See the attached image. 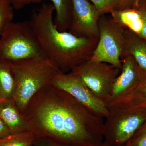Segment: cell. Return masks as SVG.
Masks as SVG:
<instances>
[{
  "label": "cell",
  "instance_id": "cell-1",
  "mask_svg": "<svg viewBox=\"0 0 146 146\" xmlns=\"http://www.w3.org/2000/svg\"><path fill=\"white\" fill-rule=\"evenodd\" d=\"M35 137L68 146H98L104 119L52 84L33 97L23 113Z\"/></svg>",
  "mask_w": 146,
  "mask_h": 146
},
{
  "label": "cell",
  "instance_id": "cell-2",
  "mask_svg": "<svg viewBox=\"0 0 146 146\" xmlns=\"http://www.w3.org/2000/svg\"><path fill=\"white\" fill-rule=\"evenodd\" d=\"M54 11L52 4L44 3L29 21L44 56L61 72L69 73L90 60L99 38L80 37L58 30L54 21Z\"/></svg>",
  "mask_w": 146,
  "mask_h": 146
},
{
  "label": "cell",
  "instance_id": "cell-3",
  "mask_svg": "<svg viewBox=\"0 0 146 146\" xmlns=\"http://www.w3.org/2000/svg\"><path fill=\"white\" fill-rule=\"evenodd\" d=\"M9 63L15 81L12 99L23 114L35 95L51 84L54 77L61 71L45 56Z\"/></svg>",
  "mask_w": 146,
  "mask_h": 146
},
{
  "label": "cell",
  "instance_id": "cell-4",
  "mask_svg": "<svg viewBox=\"0 0 146 146\" xmlns=\"http://www.w3.org/2000/svg\"><path fill=\"white\" fill-rule=\"evenodd\" d=\"M0 35V59L13 62L45 56L29 21L11 22Z\"/></svg>",
  "mask_w": 146,
  "mask_h": 146
},
{
  "label": "cell",
  "instance_id": "cell-5",
  "mask_svg": "<svg viewBox=\"0 0 146 146\" xmlns=\"http://www.w3.org/2000/svg\"><path fill=\"white\" fill-rule=\"evenodd\" d=\"M104 119V142L110 146H122L146 121V110L125 107L109 108Z\"/></svg>",
  "mask_w": 146,
  "mask_h": 146
},
{
  "label": "cell",
  "instance_id": "cell-6",
  "mask_svg": "<svg viewBox=\"0 0 146 146\" xmlns=\"http://www.w3.org/2000/svg\"><path fill=\"white\" fill-rule=\"evenodd\" d=\"M98 27L99 39L89 60L104 62L121 69V59L125 48V29L112 16L105 15L100 17Z\"/></svg>",
  "mask_w": 146,
  "mask_h": 146
},
{
  "label": "cell",
  "instance_id": "cell-7",
  "mask_svg": "<svg viewBox=\"0 0 146 146\" xmlns=\"http://www.w3.org/2000/svg\"><path fill=\"white\" fill-rule=\"evenodd\" d=\"M121 70L108 63L89 60L71 72L81 79L92 93L105 104L112 84Z\"/></svg>",
  "mask_w": 146,
  "mask_h": 146
},
{
  "label": "cell",
  "instance_id": "cell-8",
  "mask_svg": "<svg viewBox=\"0 0 146 146\" xmlns=\"http://www.w3.org/2000/svg\"><path fill=\"white\" fill-rule=\"evenodd\" d=\"M52 85L72 95L82 104L104 119L109 112L106 105L90 90L83 81L72 72H60L54 77Z\"/></svg>",
  "mask_w": 146,
  "mask_h": 146
},
{
  "label": "cell",
  "instance_id": "cell-9",
  "mask_svg": "<svg viewBox=\"0 0 146 146\" xmlns=\"http://www.w3.org/2000/svg\"><path fill=\"white\" fill-rule=\"evenodd\" d=\"M72 13L69 32L75 36L99 38L98 22L100 14L88 0H72Z\"/></svg>",
  "mask_w": 146,
  "mask_h": 146
},
{
  "label": "cell",
  "instance_id": "cell-10",
  "mask_svg": "<svg viewBox=\"0 0 146 146\" xmlns=\"http://www.w3.org/2000/svg\"><path fill=\"white\" fill-rule=\"evenodd\" d=\"M121 60L122 66L121 73L112 84L105 103L108 108L113 107L129 96L141 80V70L133 58L127 55Z\"/></svg>",
  "mask_w": 146,
  "mask_h": 146
},
{
  "label": "cell",
  "instance_id": "cell-11",
  "mask_svg": "<svg viewBox=\"0 0 146 146\" xmlns=\"http://www.w3.org/2000/svg\"><path fill=\"white\" fill-rule=\"evenodd\" d=\"M0 117L11 134L29 131L23 115L12 99L0 100Z\"/></svg>",
  "mask_w": 146,
  "mask_h": 146
},
{
  "label": "cell",
  "instance_id": "cell-12",
  "mask_svg": "<svg viewBox=\"0 0 146 146\" xmlns=\"http://www.w3.org/2000/svg\"><path fill=\"white\" fill-rule=\"evenodd\" d=\"M124 34L125 51L122 58L125 56H131L140 69L146 72V40L128 29H125Z\"/></svg>",
  "mask_w": 146,
  "mask_h": 146
},
{
  "label": "cell",
  "instance_id": "cell-13",
  "mask_svg": "<svg viewBox=\"0 0 146 146\" xmlns=\"http://www.w3.org/2000/svg\"><path fill=\"white\" fill-rule=\"evenodd\" d=\"M110 14L124 28L129 30L138 35L140 34L143 23L138 3L131 8L112 11Z\"/></svg>",
  "mask_w": 146,
  "mask_h": 146
},
{
  "label": "cell",
  "instance_id": "cell-14",
  "mask_svg": "<svg viewBox=\"0 0 146 146\" xmlns=\"http://www.w3.org/2000/svg\"><path fill=\"white\" fill-rule=\"evenodd\" d=\"M112 107L129 108L146 110V72L141 70V80L138 86L127 97L110 108Z\"/></svg>",
  "mask_w": 146,
  "mask_h": 146
},
{
  "label": "cell",
  "instance_id": "cell-15",
  "mask_svg": "<svg viewBox=\"0 0 146 146\" xmlns=\"http://www.w3.org/2000/svg\"><path fill=\"white\" fill-rule=\"evenodd\" d=\"M54 7V21L58 30L65 31L70 26L72 13V0H51Z\"/></svg>",
  "mask_w": 146,
  "mask_h": 146
},
{
  "label": "cell",
  "instance_id": "cell-16",
  "mask_svg": "<svg viewBox=\"0 0 146 146\" xmlns=\"http://www.w3.org/2000/svg\"><path fill=\"white\" fill-rule=\"evenodd\" d=\"M15 81L10 63L0 59V100L12 99Z\"/></svg>",
  "mask_w": 146,
  "mask_h": 146
},
{
  "label": "cell",
  "instance_id": "cell-17",
  "mask_svg": "<svg viewBox=\"0 0 146 146\" xmlns=\"http://www.w3.org/2000/svg\"><path fill=\"white\" fill-rule=\"evenodd\" d=\"M35 138L31 131L12 133L0 139V146H30L33 144Z\"/></svg>",
  "mask_w": 146,
  "mask_h": 146
},
{
  "label": "cell",
  "instance_id": "cell-18",
  "mask_svg": "<svg viewBox=\"0 0 146 146\" xmlns=\"http://www.w3.org/2000/svg\"><path fill=\"white\" fill-rule=\"evenodd\" d=\"M100 14L101 16L110 13L115 11L131 8L126 0H90Z\"/></svg>",
  "mask_w": 146,
  "mask_h": 146
},
{
  "label": "cell",
  "instance_id": "cell-19",
  "mask_svg": "<svg viewBox=\"0 0 146 146\" xmlns=\"http://www.w3.org/2000/svg\"><path fill=\"white\" fill-rule=\"evenodd\" d=\"M14 13L11 0H0V32L13 20Z\"/></svg>",
  "mask_w": 146,
  "mask_h": 146
},
{
  "label": "cell",
  "instance_id": "cell-20",
  "mask_svg": "<svg viewBox=\"0 0 146 146\" xmlns=\"http://www.w3.org/2000/svg\"><path fill=\"white\" fill-rule=\"evenodd\" d=\"M126 143L128 146H146V133H135Z\"/></svg>",
  "mask_w": 146,
  "mask_h": 146
},
{
  "label": "cell",
  "instance_id": "cell-21",
  "mask_svg": "<svg viewBox=\"0 0 146 146\" xmlns=\"http://www.w3.org/2000/svg\"><path fill=\"white\" fill-rule=\"evenodd\" d=\"M42 0H11L13 9L18 10L23 8L26 5L32 3H39Z\"/></svg>",
  "mask_w": 146,
  "mask_h": 146
},
{
  "label": "cell",
  "instance_id": "cell-22",
  "mask_svg": "<svg viewBox=\"0 0 146 146\" xmlns=\"http://www.w3.org/2000/svg\"><path fill=\"white\" fill-rule=\"evenodd\" d=\"M138 5L142 13V19L143 20V28L141 32L138 36H140L146 41V6L143 5H140L139 2H138Z\"/></svg>",
  "mask_w": 146,
  "mask_h": 146
},
{
  "label": "cell",
  "instance_id": "cell-23",
  "mask_svg": "<svg viewBox=\"0 0 146 146\" xmlns=\"http://www.w3.org/2000/svg\"><path fill=\"white\" fill-rule=\"evenodd\" d=\"M33 145L34 146H68L56 143L44 139L36 138V137Z\"/></svg>",
  "mask_w": 146,
  "mask_h": 146
},
{
  "label": "cell",
  "instance_id": "cell-24",
  "mask_svg": "<svg viewBox=\"0 0 146 146\" xmlns=\"http://www.w3.org/2000/svg\"><path fill=\"white\" fill-rule=\"evenodd\" d=\"M11 134L10 131L0 117V139L5 138Z\"/></svg>",
  "mask_w": 146,
  "mask_h": 146
},
{
  "label": "cell",
  "instance_id": "cell-25",
  "mask_svg": "<svg viewBox=\"0 0 146 146\" xmlns=\"http://www.w3.org/2000/svg\"><path fill=\"white\" fill-rule=\"evenodd\" d=\"M136 134H140V133H146V121L142 125L139 129L136 131Z\"/></svg>",
  "mask_w": 146,
  "mask_h": 146
},
{
  "label": "cell",
  "instance_id": "cell-26",
  "mask_svg": "<svg viewBox=\"0 0 146 146\" xmlns=\"http://www.w3.org/2000/svg\"><path fill=\"white\" fill-rule=\"evenodd\" d=\"M126 1L129 4L131 7H133L134 6L137 5L139 2L138 0H126Z\"/></svg>",
  "mask_w": 146,
  "mask_h": 146
},
{
  "label": "cell",
  "instance_id": "cell-27",
  "mask_svg": "<svg viewBox=\"0 0 146 146\" xmlns=\"http://www.w3.org/2000/svg\"><path fill=\"white\" fill-rule=\"evenodd\" d=\"M98 146H110L109 145H108V144L106 143H104V142H103L101 144H100V145H99ZM122 146H128L126 144H124V145H123Z\"/></svg>",
  "mask_w": 146,
  "mask_h": 146
},
{
  "label": "cell",
  "instance_id": "cell-28",
  "mask_svg": "<svg viewBox=\"0 0 146 146\" xmlns=\"http://www.w3.org/2000/svg\"><path fill=\"white\" fill-rule=\"evenodd\" d=\"M30 146H34V145H33H33H30Z\"/></svg>",
  "mask_w": 146,
  "mask_h": 146
},
{
  "label": "cell",
  "instance_id": "cell-29",
  "mask_svg": "<svg viewBox=\"0 0 146 146\" xmlns=\"http://www.w3.org/2000/svg\"><path fill=\"white\" fill-rule=\"evenodd\" d=\"M138 2H139V0H138Z\"/></svg>",
  "mask_w": 146,
  "mask_h": 146
},
{
  "label": "cell",
  "instance_id": "cell-30",
  "mask_svg": "<svg viewBox=\"0 0 146 146\" xmlns=\"http://www.w3.org/2000/svg\"></svg>",
  "mask_w": 146,
  "mask_h": 146
}]
</instances>
